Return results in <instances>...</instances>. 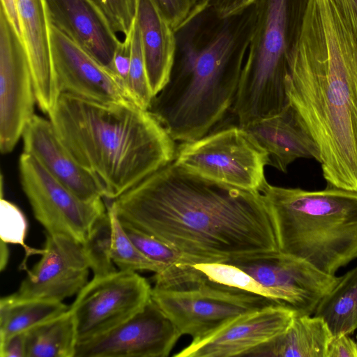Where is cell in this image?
I'll return each instance as SVG.
<instances>
[{
	"label": "cell",
	"instance_id": "6da1fadb",
	"mask_svg": "<svg viewBox=\"0 0 357 357\" xmlns=\"http://www.w3.org/2000/svg\"><path fill=\"white\" fill-rule=\"evenodd\" d=\"M126 229L151 236L192 263L279 250L264 195L204 178L174 162L106 204Z\"/></svg>",
	"mask_w": 357,
	"mask_h": 357
},
{
	"label": "cell",
	"instance_id": "7a4b0ae2",
	"mask_svg": "<svg viewBox=\"0 0 357 357\" xmlns=\"http://www.w3.org/2000/svg\"><path fill=\"white\" fill-rule=\"evenodd\" d=\"M327 185L357 192V38L333 0H310L285 79Z\"/></svg>",
	"mask_w": 357,
	"mask_h": 357
},
{
	"label": "cell",
	"instance_id": "3957f363",
	"mask_svg": "<svg viewBox=\"0 0 357 357\" xmlns=\"http://www.w3.org/2000/svg\"><path fill=\"white\" fill-rule=\"evenodd\" d=\"M255 22L254 3L227 17L208 7L176 32L169 79L149 108L174 141L208 135L234 104Z\"/></svg>",
	"mask_w": 357,
	"mask_h": 357
},
{
	"label": "cell",
	"instance_id": "277c9868",
	"mask_svg": "<svg viewBox=\"0 0 357 357\" xmlns=\"http://www.w3.org/2000/svg\"><path fill=\"white\" fill-rule=\"evenodd\" d=\"M48 116L109 200L174 160V140L149 109L133 102H100L62 93Z\"/></svg>",
	"mask_w": 357,
	"mask_h": 357
},
{
	"label": "cell",
	"instance_id": "5b68a950",
	"mask_svg": "<svg viewBox=\"0 0 357 357\" xmlns=\"http://www.w3.org/2000/svg\"><path fill=\"white\" fill-rule=\"evenodd\" d=\"M279 250L335 275L357 258V192L327 185L321 190L267 184Z\"/></svg>",
	"mask_w": 357,
	"mask_h": 357
},
{
	"label": "cell",
	"instance_id": "8992f818",
	"mask_svg": "<svg viewBox=\"0 0 357 357\" xmlns=\"http://www.w3.org/2000/svg\"><path fill=\"white\" fill-rule=\"evenodd\" d=\"M310 0H256L255 22L234 112L250 123L288 103L285 79L298 47Z\"/></svg>",
	"mask_w": 357,
	"mask_h": 357
},
{
	"label": "cell",
	"instance_id": "52a82bcc",
	"mask_svg": "<svg viewBox=\"0 0 357 357\" xmlns=\"http://www.w3.org/2000/svg\"><path fill=\"white\" fill-rule=\"evenodd\" d=\"M174 162L204 178L261 192L268 183L267 153L242 127H229L183 143Z\"/></svg>",
	"mask_w": 357,
	"mask_h": 357
},
{
	"label": "cell",
	"instance_id": "ba28073f",
	"mask_svg": "<svg viewBox=\"0 0 357 357\" xmlns=\"http://www.w3.org/2000/svg\"><path fill=\"white\" fill-rule=\"evenodd\" d=\"M151 298L180 335H190L192 340L204 337L241 315L276 304L262 296L204 282L167 289L153 287Z\"/></svg>",
	"mask_w": 357,
	"mask_h": 357
},
{
	"label": "cell",
	"instance_id": "9c48e42d",
	"mask_svg": "<svg viewBox=\"0 0 357 357\" xmlns=\"http://www.w3.org/2000/svg\"><path fill=\"white\" fill-rule=\"evenodd\" d=\"M19 171L22 190L45 232L84 243L96 222L107 212L102 198L82 199L24 152L19 159Z\"/></svg>",
	"mask_w": 357,
	"mask_h": 357
},
{
	"label": "cell",
	"instance_id": "30bf717a",
	"mask_svg": "<svg viewBox=\"0 0 357 357\" xmlns=\"http://www.w3.org/2000/svg\"><path fill=\"white\" fill-rule=\"evenodd\" d=\"M152 288L136 271L117 270L93 276L70 307L77 343L102 335L140 311L151 298Z\"/></svg>",
	"mask_w": 357,
	"mask_h": 357
},
{
	"label": "cell",
	"instance_id": "8fae6325",
	"mask_svg": "<svg viewBox=\"0 0 357 357\" xmlns=\"http://www.w3.org/2000/svg\"><path fill=\"white\" fill-rule=\"evenodd\" d=\"M227 262L252 277L269 291L276 303L293 310L297 316L314 313L341 279L280 250Z\"/></svg>",
	"mask_w": 357,
	"mask_h": 357
},
{
	"label": "cell",
	"instance_id": "7c38bea8",
	"mask_svg": "<svg viewBox=\"0 0 357 357\" xmlns=\"http://www.w3.org/2000/svg\"><path fill=\"white\" fill-rule=\"evenodd\" d=\"M36 98L25 44L0 6V151L10 153L35 114Z\"/></svg>",
	"mask_w": 357,
	"mask_h": 357
},
{
	"label": "cell",
	"instance_id": "4fadbf2b",
	"mask_svg": "<svg viewBox=\"0 0 357 357\" xmlns=\"http://www.w3.org/2000/svg\"><path fill=\"white\" fill-rule=\"evenodd\" d=\"M181 335L151 298L132 317L77 344L75 357H167Z\"/></svg>",
	"mask_w": 357,
	"mask_h": 357
},
{
	"label": "cell",
	"instance_id": "5bb4252c",
	"mask_svg": "<svg viewBox=\"0 0 357 357\" xmlns=\"http://www.w3.org/2000/svg\"><path fill=\"white\" fill-rule=\"evenodd\" d=\"M50 38L53 68L61 93L100 102L134 103L125 83L114 72L50 23Z\"/></svg>",
	"mask_w": 357,
	"mask_h": 357
},
{
	"label": "cell",
	"instance_id": "9a60e30c",
	"mask_svg": "<svg viewBox=\"0 0 357 357\" xmlns=\"http://www.w3.org/2000/svg\"><path fill=\"white\" fill-rule=\"evenodd\" d=\"M40 259L15 293L22 298L62 301L77 294L88 282L89 263L82 243L45 232Z\"/></svg>",
	"mask_w": 357,
	"mask_h": 357
},
{
	"label": "cell",
	"instance_id": "2e32d148",
	"mask_svg": "<svg viewBox=\"0 0 357 357\" xmlns=\"http://www.w3.org/2000/svg\"><path fill=\"white\" fill-rule=\"evenodd\" d=\"M297 316L293 310L272 304L241 315L202 338L192 340L174 357L248 356L282 333Z\"/></svg>",
	"mask_w": 357,
	"mask_h": 357
},
{
	"label": "cell",
	"instance_id": "e0dca14e",
	"mask_svg": "<svg viewBox=\"0 0 357 357\" xmlns=\"http://www.w3.org/2000/svg\"><path fill=\"white\" fill-rule=\"evenodd\" d=\"M22 138L23 152L82 199L92 202L103 197L99 185L61 141L50 119L34 114Z\"/></svg>",
	"mask_w": 357,
	"mask_h": 357
},
{
	"label": "cell",
	"instance_id": "ac0fdd59",
	"mask_svg": "<svg viewBox=\"0 0 357 357\" xmlns=\"http://www.w3.org/2000/svg\"><path fill=\"white\" fill-rule=\"evenodd\" d=\"M46 6L51 24L115 73L114 59L121 41L89 0H46Z\"/></svg>",
	"mask_w": 357,
	"mask_h": 357
},
{
	"label": "cell",
	"instance_id": "d6986e66",
	"mask_svg": "<svg viewBox=\"0 0 357 357\" xmlns=\"http://www.w3.org/2000/svg\"><path fill=\"white\" fill-rule=\"evenodd\" d=\"M244 128L268 156V165L287 172L299 158L319 162V148L294 108L288 102L276 114L263 117Z\"/></svg>",
	"mask_w": 357,
	"mask_h": 357
},
{
	"label": "cell",
	"instance_id": "ffe728a7",
	"mask_svg": "<svg viewBox=\"0 0 357 357\" xmlns=\"http://www.w3.org/2000/svg\"><path fill=\"white\" fill-rule=\"evenodd\" d=\"M22 40L29 55L36 104L47 115L61 92L53 68L46 0H16Z\"/></svg>",
	"mask_w": 357,
	"mask_h": 357
},
{
	"label": "cell",
	"instance_id": "44dd1931",
	"mask_svg": "<svg viewBox=\"0 0 357 357\" xmlns=\"http://www.w3.org/2000/svg\"><path fill=\"white\" fill-rule=\"evenodd\" d=\"M136 20L147 77L155 97L171 75L176 51V32L152 0H137Z\"/></svg>",
	"mask_w": 357,
	"mask_h": 357
},
{
	"label": "cell",
	"instance_id": "7402d4cb",
	"mask_svg": "<svg viewBox=\"0 0 357 357\" xmlns=\"http://www.w3.org/2000/svg\"><path fill=\"white\" fill-rule=\"evenodd\" d=\"M332 334L319 317L296 316L287 328L253 350L250 357H326Z\"/></svg>",
	"mask_w": 357,
	"mask_h": 357
},
{
	"label": "cell",
	"instance_id": "603a6c76",
	"mask_svg": "<svg viewBox=\"0 0 357 357\" xmlns=\"http://www.w3.org/2000/svg\"><path fill=\"white\" fill-rule=\"evenodd\" d=\"M62 301L22 298L15 293L0 300V342L69 310Z\"/></svg>",
	"mask_w": 357,
	"mask_h": 357
},
{
	"label": "cell",
	"instance_id": "cb8c5ba5",
	"mask_svg": "<svg viewBox=\"0 0 357 357\" xmlns=\"http://www.w3.org/2000/svg\"><path fill=\"white\" fill-rule=\"evenodd\" d=\"M77 344L75 321L69 309L26 331V357H75Z\"/></svg>",
	"mask_w": 357,
	"mask_h": 357
},
{
	"label": "cell",
	"instance_id": "d4e9b609",
	"mask_svg": "<svg viewBox=\"0 0 357 357\" xmlns=\"http://www.w3.org/2000/svg\"><path fill=\"white\" fill-rule=\"evenodd\" d=\"M314 314L325 321L333 337L350 335L357 329V266L341 276Z\"/></svg>",
	"mask_w": 357,
	"mask_h": 357
},
{
	"label": "cell",
	"instance_id": "484cf974",
	"mask_svg": "<svg viewBox=\"0 0 357 357\" xmlns=\"http://www.w3.org/2000/svg\"><path fill=\"white\" fill-rule=\"evenodd\" d=\"M112 222L111 257L119 270L155 273L165 267L149 259L135 245L114 213L107 207Z\"/></svg>",
	"mask_w": 357,
	"mask_h": 357
},
{
	"label": "cell",
	"instance_id": "4316f807",
	"mask_svg": "<svg viewBox=\"0 0 357 357\" xmlns=\"http://www.w3.org/2000/svg\"><path fill=\"white\" fill-rule=\"evenodd\" d=\"M82 245L94 276L117 271L111 257L112 222L107 209L96 222Z\"/></svg>",
	"mask_w": 357,
	"mask_h": 357
},
{
	"label": "cell",
	"instance_id": "83f0119b",
	"mask_svg": "<svg viewBox=\"0 0 357 357\" xmlns=\"http://www.w3.org/2000/svg\"><path fill=\"white\" fill-rule=\"evenodd\" d=\"M126 86L132 100L139 107L149 109L154 98L146 70L137 22L132 29L131 59Z\"/></svg>",
	"mask_w": 357,
	"mask_h": 357
},
{
	"label": "cell",
	"instance_id": "f1b7e54d",
	"mask_svg": "<svg viewBox=\"0 0 357 357\" xmlns=\"http://www.w3.org/2000/svg\"><path fill=\"white\" fill-rule=\"evenodd\" d=\"M0 238L6 243L17 244L23 247L25 257L20 269L28 270L26 261L33 255H41L42 249L29 247L25 243L28 231V222L24 213L13 203L1 197Z\"/></svg>",
	"mask_w": 357,
	"mask_h": 357
},
{
	"label": "cell",
	"instance_id": "f546056e",
	"mask_svg": "<svg viewBox=\"0 0 357 357\" xmlns=\"http://www.w3.org/2000/svg\"><path fill=\"white\" fill-rule=\"evenodd\" d=\"M104 16L115 32L125 36L136 18L137 0H89Z\"/></svg>",
	"mask_w": 357,
	"mask_h": 357
},
{
	"label": "cell",
	"instance_id": "4dcf8cb0",
	"mask_svg": "<svg viewBox=\"0 0 357 357\" xmlns=\"http://www.w3.org/2000/svg\"><path fill=\"white\" fill-rule=\"evenodd\" d=\"M176 32L208 8L204 0H152Z\"/></svg>",
	"mask_w": 357,
	"mask_h": 357
},
{
	"label": "cell",
	"instance_id": "1f68e13d",
	"mask_svg": "<svg viewBox=\"0 0 357 357\" xmlns=\"http://www.w3.org/2000/svg\"><path fill=\"white\" fill-rule=\"evenodd\" d=\"M124 229L135 245L149 259L165 268L183 259V255L162 241L144 233Z\"/></svg>",
	"mask_w": 357,
	"mask_h": 357
},
{
	"label": "cell",
	"instance_id": "d6a6232c",
	"mask_svg": "<svg viewBox=\"0 0 357 357\" xmlns=\"http://www.w3.org/2000/svg\"><path fill=\"white\" fill-rule=\"evenodd\" d=\"M131 38L132 29L128 35L125 36L124 40L119 43L114 59V72L125 84L130 65Z\"/></svg>",
	"mask_w": 357,
	"mask_h": 357
},
{
	"label": "cell",
	"instance_id": "836d02e7",
	"mask_svg": "<svg viewBox=\"0 0 357 357\" xmlns=\"http://www.w3.org/2000/svg\"><path fill=\"white\" fill-rule=\"evenodd\" d=\"M326 357H357L356 343L349 335L332 337Z\"/></svg>",
	"mask_w": 357,
	"mask_h": 357
},
{
	"label": "cell",
	"instance_id": "e575fe53",
	"mask_svg": "<svg viewBox=\"0 0 357 357\" xmlns=\"http://www.w3.org/2000/svg\"><path fill=\"white\" fill-rule=\"evenodd\" d=\"M256 0H208V7L221 17L238 14L252 6Z\"/></svg>",
	"mask_w": 357,
	"mask_h": 357
},
{
	"label": "cell",
	"instance_id": "d590c367",
	"mask_svg": "<svg viewBox=\"0 0 357 357\" xmlns=\"http://www.w3.org/2000/svg\"><path fill=\"white\" fill-rule=\"evenodd\" d=\"M26 331L0 342L1 357H26Z\"/></svg>",
	"mask_w": 357,
	"mask_h": 357
},
{
	"label": "cell",
	"instance_id": "8d00e7d4",
	"mask_svg": "<svg viewBox=\"0 0 357 357\" xmlns=\"http://www.w3.org/2000/svg\"><path fill=\"white\" fill-rule=\"evenodd\" d=\"M357 38V0H333Z\"/></svg>",
	"mask_w": 357,
	"mask_h": 357
},
{
	"label": "cell",
	"instance_id": "74e56055",
	"mask_svg": "<svg viewBox=\"0 0 357 357\" xmlns=\"http://www.w3.org/2000/svg\"><path fill=\"white\" fill-rule=\"evenodd\" d=\"M1 6L3 8L8 19L22 38V28L18 15L16 0H1Z\"/></svg>",
	"mask_w": 357,
	"mask_h": 357
},
{
	"label": "cell",
	"instance_id": "f35d334b",
	"mask_svg": "<svg viewBox=\"0 0 357 357\" xmlns=\"http://www.w3.org/2000/svg\"><path fill=\"white\" fill-rule=\"evenodd\" d=\"M6 243L1 241L0 245V270L3 271L8 262L9 249Z\"/></svg>",
	"mask_w": 357,
	"mask_h": 357
},
{
	"label": "cell",
	"instance_id": "ab89813d",
	"mask_svg": "<svg viewBox=\"0 0 357 357\" xmlns=\"http://www.w3.org/2000/svg\"><path fill=\"white\" fill-rule=\"evenodd\" d=\"M206 6H208V0H204Z\"/></svg>",
	"mask_w": 357,
	"mask_h": 357
},
{
	"label": "cell",
	"instance_id": "60d3db41",
	"mask_svg": "<svg viewBox=\"0 0 357 357\" xmlns=\"http://www.w3.org/2000/svg\"><path fill=\"white\" fill-rule=\"evenodd\" d=\"M356 346H357V335H356Z\"/></svg>",
	"mask_w": 357,
	"mask_h": 357
}]
</instances>
